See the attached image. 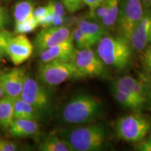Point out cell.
Returning <instances> with one entry per match:
<instances>
[{
  "mask_svg": "<svg viewBox=\"0 0 151 151\" xmlns=\"http://www.w3.org/2000/svg\"><path fill=\"white\" fill-rule=\"evenodd\" d=\"M37 77L41 83L49 87L59 86L71 79L80 78L71 60L41 62L38 68Z\"/></svg>",
  "mask_w": 151,
  "mask_h": 151,
  "instance_id": "277c9868",
  "label": "cell"
},
{
  "mask_svg": "<svg viewBox=\"0 0 151 151\" xmlns=\"http://www.w3.org/2000/svg\"><path fill=\"white\" fill-rule=\"evenodd\" d=\"M34 44L23 34L13 36L9 41L6 48V55L14 65L23 64L33 54Z\"/></svg>",
  "mask_w": 151,
  "mask_h": 151,
  "instance_id": "30bf717a",
  "label": "cell"
},
{
  "mask_svg": "<svg viewBox=\"0 0 151 151\" xmlns=\"http://www.w3.org/2000/svg\"><path fill=\"white\" fill-rule=\"evenodd\" d=\"M77 26L88 37L93 46L97 45L101 38L109 35V32L99 22L92 20L83 19L79 20Z\"/></svg>",
  "mask_w": 151,
  "mask_h": 151,
  "instance_id": "2e32d148",
  "label": "cell"
},
{
  "mask_svg": "<svg viewBox=\"0 0 151 151\" xmlns=\"http://www.w3.org/2000/svg\"><path fill=\"white\" fill-rule=\"evenodd\" d=\"M141 62L143 69L151 73V43L140 52Z\"/></svg>",
  "mask_w": 151,
  "mask_h": 151,
  "instance_id": "4316f807",
  "label": "cell"
},
{
  "mask_svg": "<svg viewBox=\"0 0 151 151\" xmlns=\"http://www.w3.org/2000/svg\"><path fill=\"white\" fill-rule=\"evenodd\" d=\"M58 135L71 151L101 150L106 145V129L101 123H92L62 129Z\"/></svg>",
  "mask_w": 151,
  "mask_h": 151,
  "instance_id": "6da1fadb",
  "label": "cell"
},
{
  "mask_svg": "<svg viewBox=\"0 0 151 151\" xmlns=\"http://www.w3.org/2000/svg\"><path fill=\"white\" fill-rule=\"evenodd\" d=\"M14 116V118L28 119L35 121H39L43 117L37 109L24 101L20 97L15 99Z\"/></svg>",
  "mask_w": 151,
  "mask_h": 151,
  "instance_id": "e0dca14e",
  "label": "cell"
},
{
  "mask_svg": "<svg viewBox=\"0 0 151 151\" xmlns=\"http://www.w3.org/2000/svg\"><path fill=\"white\" fill-rule=\"evenodd\" d=\"M20 97L24 101L33 106L43 116L49 113L52 106L50 91L44 84L26 75Z\"/></svg>",
  "mask_w": 151,
  "mask_h": 151,
  "instance_id": "52a82bcc",
  "label": "cell"
},
{
  "mask_svg": "<svg viewBox=\"0 0 151 151\" xmlns=\"http://www.w3.org/2000/svg\"><path fill=\"white\" fill-rule=\"evenodd\" d=\"M71 38L76 49L81 50V49L92 48V47L94 46L88 37L78 26L73 28L71 31Z\"/></svg>",
  "mask_w": 151,
  "mask_h": 151,
  "instance_id": "603a6c76",
  "label": "cell"
},
{
  "mask_svg": "<svg viewBox=\"0 0 151 151\" xmlns=\"http://www.w3.org/2000/svg\"><path fill=\"white\" fill-rule=\"evenodd\" d=\"M120 0H108V9L100 24L107 30L113 29L116 26L119 11H120Z\"/></svg>",
  "mask_w": 151,
  "mask_h": 151,
  "instance_id": "7402d4cb",
  "label": "cell"
},
{
  "mask_svg": "<svg viewBox=\"0 0 151 151\" xmlns=\"http://www.w3.org/2000/svg\"><path fill=\"white\" fill-rule=\"evenodd\" d=\"M144 9L143 18L129 40L133 50L139 52L151 43V9Z\"/></svg>",
  "mask_w": 151,
  "mask_h": 151,
  "instance_id": "8fae6325",
  "label": "cell"
},
{
  "mask_svg": "<svg viewBox=\"0 0 151 151\" xmlns=\"http://www.w3.org/2000/svg\"><path fill=\"white\" fill-rule=\"evenodd\" d=\"M144 10L141 0H120L116 26L119 35L129 41L132 33L143 18Z\"/></svg>",
  "mask_w": 151,
  "mask_h": 151,
  "instance_id": "8992f818",
  "label": "cell"
},
{
  "mask_svg": "<svg viewBox=\"0 0 151 151\" xmlns=\"http://www.w3.org/2000/svg\"><path fill=\"white\" fill-rule=\"evenodd\" d=\"M46 6L49 11H50L52 14L60 16H65L66 9L61 1H56V0H50Z\"/></svg>",
  "mask_w": 151,
  "mask_h": 151,
  "instance_id": "f1b7e54d",
  "label": "cell"
},
{
  "mask_svg": "<svg viewBox=\"0 0 151 151\" xmlns=\"http://www.w3.org/2000/svg\"><path fill=\"white\" fill-rule=\"evenodd\" d=\"M76 47L72 38L46 49L39 54L41 62L50 61H70L74 54Z\"/></svg>",
  "mask_w": 151,
  "mask_h": 151,
  "instance_id": "5bb4252c",
  "label": "cell"
},
{
  "mask_svg": "<svg viewBox=\"0 0 151 151\" xmlns=\"http://www.w3.org/2000/svg\"><path fill=\"white\" fill-rule=\"evenodd\" d=\"M150 123L139 113L134 112L120 117L115 123V130L120 139L129 143H138L149 133Z\"/></svg>",
  "mask_w": 151,
  "mask_h": 151,
  "instance_id": "5b68a950",
  "label": "cell"
},
{
  "mask_svg": "<svg viewBox=\"0 0 151 151\" xmlns=\"http://www.w3.org/2000/svg\"><path fill=\"white\" fill-rule=\"evenodd\" d=\"M71 61L73 62L80 78L101 76L106 72V65L92 48L76 49Z\"/></svg>",
  "mask_w": 151,
  "mask_h": 151,
  "instance_id": "ba28073f",
  "label": "cell"
},
{
  "mask_svg": "<svg viewBox=\"0 0 151 151\" xmlns=\"http://www.w3.org/2000/svg\"><path fill=\"white\" fill-rule=\"evenodd\" d=\"M97 45L96 51L106 66L124 69L131 63L133 49L125 38L107 35Z\"/></svg>",
  "mask_w": 151,
  "mask_h": 151,
  "instance_id": "3957f363",
  "label": "cell"
},
{
  "mask_svg": "<svg viewBox=\"0 0 151 151\" xmlns=\"http://www.w3.org/2000/svg\"><path fill=\"white\" fill-rule=\"evenodd\" d=\"M71 39V31L67 26L43 28L36 36L33 44L37 53Z\"/></svg>",
  "mask_w": 151,
  "mask_h": 151,
  "instance_id": "9c48e42d",
  "label": "cell"
},
{
  "mask_svg": "<svg viewBox=\"0 0 151 151\" xmlns=\"http://www.w3.org/2000/svg\"><path fill=\"white\" fill-rule=\"evenodd\" d=\"M13 36L14 35L8 30H0V57L6 55L7 46Z\"/></svg>",
  "mask_w": 151,
  "mask_h": 151,
  "instance_id": "484cf974",
  "label": "cell"
},
{
  "mask_svg": "<svg viewBox=\"0 0 151 151\" xmlns=\"http://www.w3.org/2000/svg\"><path fill=\"white\" fill-rule=\"evenodd\" d=\"M40 129L38 121L28 119L14 118L7 129L9 134L14 138H27L37 135Z\"/></svg>",
  "mask_w": 151,
  "mask_h": 151,
  "instance_id": "9a60e30c",
  "label": "cell"
},
{
  "mask_svg": "<svg viewBox=\"0 0 151 151\" xmlns=\"http://www.w3.org/2000/svg\"><path fill=\"white\" fill-rule=\"evenodd\" d=\"M103 111V104L96 96L86 92L74 94L60 111V120L70 125L88 124Z\"/></svg>",
  "mask_w": 151,
  "mask_h": 151,
  "instance_id": "7a4b0ae2",
  "label": "cell"
},
{
  "mask_svg": "<svg viewBox=\"0 0 151 151\" xmlns=\"http://www.w3.org/2000/svg\"><path fill=\"white\" fill-rule=\"evenodd\" d=\"M111 86L117 89L127 92L143 104L146 105L149 97L146 84L142 81L129 76H126L117 78L112 83Z\"/></svg>",
  "mask_w": 151,
  "mask_h": 151,
  "instance_id": "7c38bea8",
  "label": "cell"
},
{
  "mask_svg": "<svg viewBox=\"0 0 151 151\" xmlns=\"http://www.w3.org/2000/svg\"><path fill=\"white\" fill-rule=\"evenodd\" d=\"M10 21L8 11L0 4V30L6 29Z\"/></svg>",
  "mask_w": 151,
  "mask_h": 151,
  "instance_id": "4dcf8cb0",
  "label": "cell"
},
{
  "mask_svg": "<svg viewBox=\"0 0 151 151\" xmlns=\"http://www.w3.org/2000/svg\"><path fill=\"white\" fill-rule=\"evenodd\" d=\"M5 96L4 93V86L2 80H1V73H0V99Z\"/></svg>",
  "mask_w": 151,
  "mask_h": 151,
  "instance_id": "e575fe53",
  "label": "cell"
},
{
  "mask_svg": "<svg viewBox=\"0 0 151 151\" xmlns=\"http://www.w3.org/2000/svg\"><path fill=\"white\" fill-rule=\"evenodd\" d=\"M144 8L151 9V0H141Z\"/></svg>",
  "mask_w": 151,
  "mask_h": 151,
  "instance_id": "8d00e7d4",
  "label": "cell"
},
{
  "mask_svg": "<svg viewBox=\"0 0 151 151\" xmlns=\"http://www.w3.org/2000/svg\"><path fill=\"white\" fill-rule=\"evenodd\" d=\"M108 9V0H104L102 2L96 6L94 8L90 9L88 18L90 20L99 22L101 21Z\"/></svg>",
  "mask_w": 151,
  "mask_h": 151,
  "instance_id": "d4e9b609",
  "label": "cell"
},
{
  "mask_svg": "<svg viewBox=\"0 0 151 151\" xmlns=\"http://www.w3.org/2000/svg\"><path fill=\"white\" fill-rule=\"evenodd\" d=\"M135 150L139 151H151V137L144 138L143 140L137 143Z\"/></svg>",
  "mask_w": 151,
  "mask_h": 151,
  "instance_id": "1f68e13d",
  "label": "cell"
},
{
  "mask_svg": "<svg viewBox=\"0 0 151 151\" xmlns=\"http://www.w3.org/2000/svg\"><path fill=\"white\" fill-rule=\"evenodd\" d=\"M35 9L34 4L30 0H22L17 3L14 9L15 24L34 18Z\"/></svg>",
  "mask_w": 151,
  "mask_h": 151,
  "instance_id": "ffe728a7",
  "label": "cell"
},
{
  "mask_svg": "<svg viewBox=\"0 0 151 151\" xmlns=\"http://www.w3.org/2000/svg\"><path fill=\"white\" fill-rule=\"evenodd\" d=\"M111 92L114 99L120 105L134 111V112L140 113L143 110V109L146 106L142 103H141L140 101L134 99L133 97L130 96L129 94L126 93L125 92L117 89L116 88H115L113 86H111Z\"/></svg>",
  "mask_w": 151,
  "mask_h": 151,
  "instance_id": "ac0fdd59",
  "label": "cell"
},
{
  "mask_svg": "<svg viewBox=\"0 0 151 151\" xmlns=\"http://www.w3.org/2000/svg\"><path fill=\"white\" fill-rule=\"evenodd\" d=\"M145 84H146L147 90H148V97L149 98H151V77L146 81V83H145Z\"/></svg>",
  "mask_w": 151,
  "mask_h": 151,
  "instance_id": "d590c367",
  "label": "cell"
},
{
  "mask_svg": "<svg viewBox=\"0 0 151 151\" xmlns=\"http://www.w3.org/2000/svg\"><path fill=\"white\" fill-rule=\"evenodd\" d=\"M39 26V22L37 19L34 17L20 23L15 24V33L16 35H18V34L26 35V34L35 31Z\"/></svg>",
  "mask_w": 151,
  "mask_h": 151,
  "instance_id": "cb8c5ba5",
  "label": "cell"
},
{
  "mask_svg": "<svg viewBox=\"0 0 151 151\" xmlns=\"http://www.w3.org/2000/svg\"><path fill=\"white\" fill-rule=\"evenodd\" d=\"M18 149V145L15 141L0 139V151H16Z\"/></svg>",
  "mask_w": 151,
  "mask_h": 151,
  "instance_id": "f546056e",
  "label": "cell"
},
{
  "mask_svg": "<svg viewBox=\"0 0 151 151\" xmlns=\"http://www.w3.org/2000/svg\"><path fill=\"white\" fill-rule=\"evenodd\" d=\"M25 71L22 68H14L5 73H1L5 96L14 98L20 97L26 77Z\"/></svg>",
  "mask_w": 151,
  "mask_h": 151,
  "instance_id": "4fadbf2b",
  "label": "cell"
},
{
  "mask_svg": "<svg viewBox=\"0 0 151 151\" xmlns=\"http://www.w3.org/2000/svg\"><path fill=\"white\" fill-rule=\"evenodd\" d=\"M38 149L41 151H71L67 143L59 135H49L45 137Z\"/></svg>",
  "mask_w": 151,
  "mask_h": 151,
  "instance_id": "44dd1931",
  "label": "cell"
},
{
  "mask_svg": "<svg viewBox=\"0 0 151 151\" xmlns=\"http://www.w3.org/2000/svg\"><path fill=\"white\" fill-rule=\"evenodd\" d=\"M103 1L104 0H83V2L84 4L88 6L90 9H92L99 4Z\"/></svg>",
  "mask_w": 151,
  "mask_h": 151,
  "instance_id": "836d02e7",
  "label": "cell"
},
{
  "mask_svg": "<svg viewBox=\"0 0 151 151\" xmlns=\"http://www.w3.org/2000/svg\"><path fill=\"white\" fill-rule=\"evenodd\" d=\"M69 14H74L80 10L84 4L83 0H60Z\"/></svg>",
  "mask_w": 151,
  "mask_h": 151,
  "instance_id": "83f0119b",
  "label": "cell"
},
{
  "mask_svg": "<svg viewBox=\"0 0 151 151\" xmlns=\"http://www.w3.org/2000/svg\"><path fill=\"white\" fill-rule=\"evenodd\" d=\"M15 99L4 96L0 99V127L7 130L14 120Z\"/></svg>",
  "mask_w": 151,
  "mask_h": 151,
  "instance_id": "d6986e66",
  "label": "cell"
},
{
  "mask_svg": "<svg viewBox=\"0 0 151 151\" xmlns=\"http://www.w3.org/2000/svg\"><path fill=\"white\" fill-rule=\"evenodd\" d=\"M48 13V9L47 7V6H39L37 7L35 9L34 11V16L37 19H39L40 18H42L44 16Z\"/></svg>",
  "mask_w": 151,
  "mask_h": 151,
  "instance_id": "d6a6232c",
  "label": "cell"
}]
</instances>
